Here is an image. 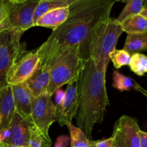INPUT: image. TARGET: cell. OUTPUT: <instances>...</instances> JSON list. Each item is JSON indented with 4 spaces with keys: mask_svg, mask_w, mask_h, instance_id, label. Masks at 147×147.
Instances as JSON below:
<instances>
[{
    "mask_svg": "<svg viewBox=\"0 0 147 147\" xmlns=\"http://www.w3.org/2000/svg\"><path fill=\"white\" fill-rule=\"evenodd\" d=\"M68 15V7L53 9L43 14L37 20L35 26L51 28L53 31L65 21Z\"/></svg>",
    "mask_w": 147,
    "mask_h": 147,
    "instance_id": "obj_15",
    "label": "cell"
},
{
    "mask_svg": "<svg viewBox=\"0 0 147 147\" xmlns=\"http://www.w3.org/2000/svg\"><path fill=\"white\" fill-rule=\"evenodd\" d=\"M40 65V57L36 52L29 53L22 57L12 66L7 77L9 86H16L27 81Z\"/></svg>",
    "mask_w": 147,
    "mask_h": 147,
    "instance_id": "obj_10",
    "label": "cell"
},
{
    "mask_svg": "<svg viewBox=\"0 0 147 147\" xmlns=\"http://www.w3.org/2000/svg\"><path fill=\"white\" fill-rule=\"evenodd\" d=\"M83 65L79 52V46L73 48L60 61L50 68V83L47 92L53 96L62 86L68 84L78 77Z\"/></svg>",
    "mask_w": 147,
    "mask_h": 147,
    "instance_id": "obj_5",
    "label": "cell"
},
{
    "mask_svg": "<svg viewBox=\"0 0 147 147\" xmlns=\"http://www.w3.org/2000/svg\"><path fill=\"white\" fill-rule=\"evenodd\" d=\"M14 98L15 111L25 120L31 116L34 97L26 86L25 82L16 86H11Z\"/></svg>",
    "mask_w": 147,
    "mask_h": 147,
    "instance_id": "obj_11",
    "label": "cell"
},
{
    "mask_svg": "<svg viewBox=\"0 0 147 147\" xmlns=\"http://www.w3.org/2000/svg\"><path fill=\"white\" fill-rule=\"evenodd\" d=\"M140 130L137 119L123 115L115 123L112 136L119 147H140Z\"/></svg>",
    "mask_w": 147,
    "mask_h": 147,
    "instance_id": "obj_8",
    "label": "cell"
},
{
    "mask_svg": "<svg viewBox=\"0 0 147 147\" xmlns=\"http://www.w3.org/2000/svg\"><path fill=\"white\" fill-rule=\"evenodd\" d=\"M6 147H24V146H17V145H13V144H6Z\"/></svg>",
    "mask_w": 147,
    "mask_h": 147,
    "instance_id": "obj_32",
    "label": "cell"
},
{
    "mask_svg": "<svg viewBox=\"0 0 147 147\" xmlns=\"http://www.w3.org/2000/svg\"><path fill=\"white\" fill-rule=\"evenodd\" d=\"M138 84L131 78L124 76L118 70L113 72V86L119 91H130L131 90H136Z\"/></svg>",
    "mask_w": 147,
    "mask_h": 147,
    "instance_id": "obj_21",
    "label": "cell"
},
{
    "mask_svg": "<svg viewBox=\"0 0 147 147\" xmlns=\"http://www.w3.org/2000/svg\"><path fill=\"white\" fill-rule=\"evenodd\" d=\"M123 50L131 55L147 51V32L127 34Z\"/></svg>",
    "mask_w": 147,
    "mask_h": 147,
    "instance_id": "obj_16",
    "label": "cell"
},
{
    "mask_svg": "<svg viewBox=\"0 0 147 147\" xmlns=\"http://www.w3.org/2000/svg\"><path fill=\"white\" fill-rule=\"evenodd\" d=\"M115 1H122V2H124L125 0H114Z\"/></svg>",
    "mask_w": 147,
    "mask_h": 147,
    "instance_id": "obj_34",
    "label": "cell"
},
{
    "mask_svg": "<svg viewBox=\"0 0 147 147\" xmlns=\"http://www.w3.org/2000/svg\"><path fill=\"white\" fill-rule=\"evenodd\" d=\"M70 132L71 147H95L96 141H92L88 137L83 130L70 123L67 126Z\"/></svg>",
    "mask_w": 147,
    "mask_h": 147,
    "instance_id": "obj_18",
    "label": "cell"
},
{
    "mask_svg": "<svg viewBox=\"0 0 147 147\" xmlns=\"http://www.w3.org/2000/svg\"><path fill=\"white\" fill-rule=\"evenodd\" d=\"M23 33L20 30L0 31V89L7 86L9 71L25 51V46L20 42Z\"/></svg>",
    "mask_w": 147,
    "mask_h": 147,
    "instance_id": "obj_4",
    "label": "cell"
},
{
    "mask_svg": "<svg viewBox=\"0 0 147 147\" xmlns=\"http://www.w3.org/2000/svg\"><path fill=\"white\" fill-rule=\"evenodd\" d=\"M123 32L127 34L147 32V19L141 14L133 16L121 23Z\"/></svg>",
    "mask_w": 147,
    "mask_h": 147,
    "instance_id": "obj_19",
    "label": "cell"
},
{
    "mask_svg": "<svg viewBox=\"0 0 147 147\" xmlns=\"http://www.w3.org/2000/svg\"><path fill=\"white\" fill-rule=\"evenodd\" d=\"M79 75V74H78ZM78 77L67 84L63 100L56 105V119L61 127L72 123L76 117L78 105Z\"/></svg>",
    "mask_w": 147,
    "mask_h": 147,
    "instance_id": "obj_9",
    "label": "cell"
},
{
    "mask_svg": "<svg viewBox=\"0 0 147 147\" xmlns=\"http://www.w3.org/2000/svg\"><path fill=\"white\" fill-rule=\"evenodd\" d=\"M69 142H70V137L66 135H63L57 138L54 147H67Z\"/></svg>",
    "mask_w": 147,
    "mask_h": 147,
    "instance_id": "obj_27",
    "label": "cell"
},
{
    "mask_svg": "<svg viewBox=\"0 0 147 147\" xmlns=\"http://www.w3.org/2000/svg\"><path fill=\"white\" fill-rule=\"evenodd\" d=\"M78 105L76 121L77 127L91 137L93 127L101 123L109 104L106 74L100 71L90 57L83 60L78 78Z\"/></svg>",
    "mask_w": 147,
    "mask_h": 147,
    "instance_id": "obj_2",
    "label": "cell"
},
{
    "mask_svg": "<svg viewBox=\"0 0 147 147\" xmlns=\"http://www.w3.org/2000/svg\"><path fill=\"white\" fill-rule=\"evenodd\" d=\"M78 0H40L34 13V24L47 11L63 7H67Z\"/></svg>",
    "mask_w": 147,
    "mask_h": 147,
    "instance_id": "obj_17",
    "label": "cell"
},
{
    "mask_svg": "<svg viewBox=\"0 0 147 147\" xmlns=\"http://www.w3.org/2000/svg\"><path fill=\"white\" fill-rule=\"evenodd\" d=\"M40 1V0H23L20 2H11L1 30L25 32L34 27V13Z\"/></svg>",
    "mask_w": 147,
    "mask_h": 147,
    "instance_id": "obj_7",
    "label": "cell"
},
{
    "mask_svg": "<svg viewBox=\"0 0 147 147\" xmlns=\"http://www.w3.org/2000/svg\"><path fill=\"white\" fill-rule=\"evenodd\" d=\"M15 113L14 98L11 86L7 85L0 89V115L1 124L0 129L9 127L11 119Z\"/></svg>",
    "mask_w": 147,
    "mask_h": 147,
    "instance_id": "obj_14",
    "label": "cell"
},
{
    "mask_svg": "<svg viewBox=\"0 0 147 147\" xmlns=\"http://www.w3.org/2000/svg\"><path fill=\"white\" fill-rule=\"evenodd\" d=\"M140 14L141 15L144 16V17H146V18L147 19V0L145 1L144 4L143 9H142V11H141Z\"/></svg>",
    "mask_w": 147,
    "mask_h": 147,
    "instance_id": "obj_31",
    "label": "cell"
},
{
    "mask_svg": "<svg viewBox=\"0 0 147 147\" xmlns=\"http://www.w3.org/2000/svg\"><path fill=\"white\" fill-rule=\"evenodd\" d=\"M50 69L39 65L31 77L25 82L26 86L34 97L37 98L47 90L50 83Z\"/></svg>",
    "mask_w": 147,
    "mask_h": 147,
    "instance_id": "obj_13",
    "label": "cell"
},
{
    "mask_svg": "<svg viewBox=\"0 0 147 147\" xmlns=\"http://www.w3.org/2000/svg\"><path fill=\"white\" fill-rule=\"evenodd\" d=\"M11 1L9 0H0V22L2 24L7 16Z\"/></svg>",
    "mask_w": 147,
    "mask_h": 147,
    "instance_id": "obj_24",
    "label": "cell"
},
{
    "mask_svg": "<svg viewBox=\"0 0 147 147\" xmlns=\"http://www.w3.org/2000/svg\"><path fill=\"white\" fill-rule=\"evenodd\" d=\"M114 0H78L68 7L65 21L53 30L36 53L40 65L50 69L73 48L80 47L95 27L110 17Z\"/></svg>",
    "mask_w": 147,
    "mask_h": 147,
    "instance_id": "obj_1",
    "label": "cell"
},
{
    "mask_svg": "<svg viewBox=\"0 0 147 147\" xmlns=\"http://www.w3.org/2000/svg\"><path fill=\"white\" fill-rule=\"evenodd\" d=\"M140 147H147V131L140 130L139 132Z\"/></svg>",
    "mask_w": 147,
    "mask_h": 147,
    "instance_id": "obj_28",
    "label": "cell"
},
{
    "mask_svg": "<svg viewBox=\"0 0 147 147\" xmlns=\"http://www.w3.org/2000/svg\"><path fill=\"white\" fill-rule=\"evenodd\" d=\"M95 147H119V146L114 138L111 136L109 139L96 141Z\"/></svg>",
    "mask_w": 147,
    "mask_h": 147,
    "instance_id": "obj_25",
    "label": "cell"
},
{
    "mask_svg": "<svg viewBox=\"0 0 147 147\" xmlns=\"http://www.w3.org/2000/svg\"><path fill=\"white\" fill-rule=\"evenodd\" d=\"M1 115H0V126H1Z\"/></svg>",
    "mask_w": 147,
    "mask_h": 147,
    "instance_id": "obj_36",
    "label": "cell"
},
{
    "mask_svg": "<svg viewBox=\"0 0 147 147\" xmlns=\"http://www.w3.org/2000/svg\"><path fill=\"white\" fill-rule=\"evenodd\" d=\"M131 55L124 50L115 49L110 53V60L113 63L115 68L119 69L124 65H128L130 63Z\"/></svg>",
    "mask_w": 147,
    "mask_h": 147,
    "instance_id": "obj_23",
    "label": "cell"
},
{
    "mask_svg": "<svg viewBox=\"0 0 147 147\" xmlns=\"http://www.w3.org/2000/svg\"><path fill=\"white\" fill-rule=\"evenodd\" d=\"M136 91H139L141 93H142V94L144 95V96H145V97L147 98V89L144 88L142 87V86H140V85H139L137 87V89H136Z\"/></svg>",
    "mask_w": 147,
    "mask_h": 147,
    "instance_id": "obj_30",
    "label": "cell"
},
{
    "mask_svg": "<svg viewBox=\"0 0 147 147\" xmlns=\"http://www.w3.org/2000/svg\"><path fill=\"white\" fill-rule=\"evenodd\" d=\"M56 106L47 92L42 93L34 99L31 116L29 121L42 139L45 147H50L52 141L49 136V130L56 119Z\"/></svg>",
    "mask_w": 147,
    "mask_h": 147,
    "instance_id": "obj_6",
    "label": "cell"
},
{
    "mask_svg": "<svg viewBox=\"0 0 147 147\" xmlns=\"http://www.w3.org/2000/svg\"><path fill=\"white\" fill-rule=\"evenodd\" d=\"M9 1H10L11 2H13V3H17V2H20V1H23V0H9Z\"/></svg>",
    "mask_w": 147,
    "mask_h": 147,
    "instance_id": "obj_33",
    "label": "cell"
},
{
    "mask_svg": "<svg viewBox=\"0 0 147 147\" xmlns=\"http://www.w3.org/2000/svg\"><path fill=\"white\" fill-rule=\"evenodd\" d=\"M123 32L121 23L109 17L98 24L87 40L79 47L83 60L90 57L100 71L106 74L110 63V53L115 50L121 34Z\"/></svg>",
    "mask_w": 147,
    "mask_h": 147,
    "instance_id": "obj_3",
    "label": "cell"
},
{
    "mask_svg": "<svg viewBox=\"0 0 147 147\" xmlns=\"http://www.w3.org/2000/svg\"><path fill=\"white\" fill-rule=\"evenodd\" d=\"M146 0H125L126 6L116 18V20L121 24L129 17L140 14Z\"/></svg>",
    "mask_w": 147,
    "mask_h": 147,
    "instance_id": "obj_20",
    "label": "cell"
},
{
    "mask_svg": "<svg viewBox=\"0 0 147 147\" xmlns=\"http://www.w3.org/2000/svg\"><path fill=\"white\" fill-rule=\"evenodd\" d=\"M11 139L9 144L28 147L30 138V123L22 118L17 112L14 113L9 125Z\"/></svg>",
    "mask_w": 147,
    "mask_h": 147,
    "instance_id": "obj_12",
    "label": "cell"
},
{
    "mask_svg": "<svg viewBox=\"0 0 147 147\" xmlns=\"http://www.w3.org/2000/svg\"><path fill=\"white\" fill-rule=\"evenodd\" d=\"M1 30H2V24H1V23L0 22V31H1Z\"/></svg>",
    "mask_w": 147,
    "mask_h": 147,
    "instance_id": "obj_35",
    "label": "cell"
},
{
    "mask_svg": "<svg viewBox=\"0 0 147 147\" xmlns=\"http://www.w3.org/2000/svg\"><path fill=\"white\" fill-rule=\"evenodd\" d=\"M129 65L135 74L139 76H144L147 73V56L140 53L131 55Z\"/></svg>",
    "mask_w": 147,
    "mask_h": 147,
    "instance_id": "obj_22",
    "label": "cell"
},
{
    "mask_svg": "<svg viewBox=\"0 0 147 147\" xmlns=\"http://www.w3.org/2000/svg\"><path fill=\"white\" fill-rule=\"evenodd\" d=\"M55 106L56 105H58L60 102L63 100V98L65 96V91L64 90H61V89H58L55 91Z\"/></svg>",
    "mask_w": 147,
    "mask_h": 147,
    "instance_id": "obj_29",
    "label": "cell"
},
{
    "mask_svg": "<svg viewBox=\"0 0 147 147\" xmlns=\"http://www.w3.org/2000/svg\"><path fill=\"white\" fill-rule=\"evenodd\" d=\"M11 139V131L9 127L0 129V145L9 144Z\"/></svg>",
    "mask_w": 147,
    "mask_h": 147,
    "instance_id": "obj_26",
    "label": "cell"
}]
</instances>
